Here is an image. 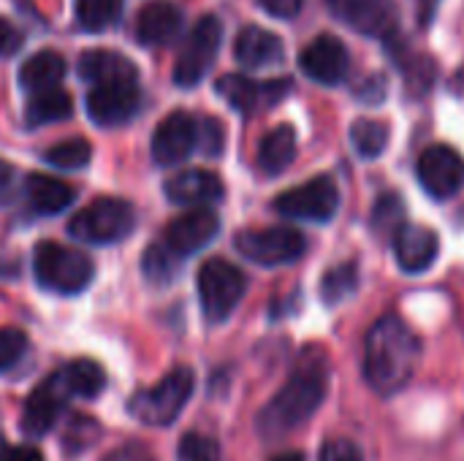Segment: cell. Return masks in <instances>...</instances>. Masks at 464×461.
Here are the masks:
<instances>
[{"label":"cell","mask_w":464,"mask_h":461,"mask_svg":"<svg viewBox=\"0 0 464 461\" xmlns=\"http://www.w3.org/2000/svg\"><path fill=\"white\" fill-rule=\"evenodd\" d=\"M416 177L435 201H449L464 187V158L449 144H432L419 155Z\"/></svg>","instance_id":"12"},{"label":"cell","mask_w":464,"mask_h":461,"mask_svg":"<svg viewBox=\"0 0 464 461\" xmlns=\"http://www.w3.org/2000/svg\"><path fill=\"white\" fill-rule=\"evenodd\" d=\"M318 461H364V456L356 448V443H351V440H329L321 448Z\"/></svg>","instance_id":"37"},{"label":"cell","mask_w":464,"mask_h":461,"mask_svg":"<svg viewBox=\"0 0 464 461\" xmlns=\"http://www.w3.org/2000/svg\"><path fill=\"white\" fill-rule=\"evenodd\" d=\"M103 461H155V456L141 446H122L117 451H111Z\"/></svg>","instance_id":"42"},{"label":"cell","mask_w":464,"mask_h":461,"mask_svg":"<svg viewBox=\"0 0 464 461\" xmlns=\"http://www.w3.org/2000/svg\"><path fill=\"white\" fill-rule=\"evenodd\" d=\"M5 461H44V456H41L35 448H27V446H22V448H14V451H8V454H5Z\"/></svg>","instance_id":"44"},{"label":"cell","mask_w":464,"mask_h":461,"mask_svg":"<svg viewBox=\"0 0 464 461\" xmlns=\"http://www.w3.org/2000/svg\"><path fill=\"white\" fill-rule=\"evenodd\" d=\"M234 245L247 261L258 266H285V264L299 261L307 250V239L296 228H288V226L242 231L237 234Z\"/></svg>","instance_id":"8"},{"label":"cell","mask_w":464,"mask_h":461,"mask_svg":"<svg viewBox=\"0 0 464 461\" xmlns=\"http://www.w3.org/2000/svg\"><path fill=\"white\" fill-rule=\"evenodd\" d=\"M299 68L304 71L307 79H313L324 87H337L345 82V76L351 71V54L337 35L324 33L302 49Z\"/></svg>","instance_id":"14"},{"label":"cell","mask_w":464,"mask_h":461,"mask_svg":"<svg viewBox=\"0 0 464 461\" xmlns=\"http://www.w3.org/2000/svg\"><path fill=\"white\" fill-rule=\"evenodd\" d=\"M351 144H353L359 158L375 160L389 147V125H383L378 120H370V117H362V120H356L351 125Z\"/></svg>","instance_id":"28"},{"label":"cell","mask_w":464,"mask_h":461,"mask_svg":"<svg viewBox=\"0 0 464 461\" xmlns=\"http://www.w3.org/2000/svg\"><path fill=\"white\" fill-rule=\"evenodd\" d=\"M234 57L242 68H269L283 62L285 57V46L280 41V35H275L272 30H264L258 24H247L237 41H234Z\"/></svg>","instance_id":"21"},{"label":"cell","mask_w":464,"mask_h":461,"mask_svg":"<svg viewBox=\"0 0 464 461\" xmlns=\"http://www.w3.org/2000/svg\"><path fill=\"white\" fill-rule=\"evenodd\" d=\"M223 144H226V136H223V125L212 117L201 120L198 122V147L209 155V158H218L223 152Z\"/></svg>","instance_id":"36"},{"label":"cell","mask_w":464,"mask_h":461,"mask_svg":"<svg viewBox=\"0 0 464 461\" xmlns=\"http://www.w3.org/2000/svg\"><path fill=\"white\" fill-rule=\"evenodd\" d=\"M332 16L367 38L392 43L400 30V11L394 0H326Z\"/></svg>","instance_id":"11"},{"label":"cell","mask_w":464,"mask_h":461,"mask_svg":"<svg viewBox=\"0 0 464 461\" xmlns=\"http://www.w3.org/2000/svg\"><path fill=\"white\" fill-rule=\"evenodd\" d=\"M198 147V122L188 111H171L152 133V160L158 166L182 163Z\"/></svg>","instance_id":"15"},{"label":"cell","mask_w":464,"mask_h":461,"mask_svg":"<svg viewBox=\"0 0 464 461\" xmlns=\"http://www.w3.org/2000/svg\"><path fill=\"white\" fill-rule=\"evenodd\" d=\"M359 288V266L351 261V264H340L334 269H329L321 280V299L334 307L340 302H345L348 296H353Z\"/></svg>","instance_id":"31"},{"label":"cell","mask_w":464,"mask_h":461,"mask_svg":"<svg viewBox=\"0 0 464 461\" xmlns=\"http://www.w3.org/2000/svg\"><path fill=\"white\" fill-rule=\"evenodd\" d=\"M166 196L171 204L179 206H204V204H215L223 198L226 187L220 182L218 174L204 171V168H190V171H179L174 174L166 185H163Z\"/></svg>","instance_id":"20"},{"label":"cell","mask_w":464,"mask_h":461,"mask_svg":"<svg viewBox=\"0 0 464 461\" xmlns=\"http://www.w3.org/2000/svg\"><path fill=\"white\" fill-rule=\"evenodd\" d=\"M68 399L71 397H68V391L63 389V383H60V378L54 372L52 378H46L41 386H35L30 391V397L24 402V410H22V429L30 437H44L54 427L57 416H60V410H63V405Z\"/></svg>","instance_id":"18"},{"label":"cell","mask_w":464,"mask_h":461,"mask_svg":"<svg viewBox=\"0 0 464 461\" xmlns=\"http://www.w3.org/2000/svg\"><path fill=\"white\" fill-rule=\"evenodd\" d=\"M296 160V130L294 125L272 128L258 144V166L264 174L277 177Z\"/></svg>","instance_id":"23"},{"label":"cell","mask_w":464,"mask_h":461,"mask_svg":"<svg viewBox=\"0 0 464 461\" xmlns=\"http://www.w3.org/2000/svg\"><path fill=\"white\" fill-rule=\"evenodd\" d=\"M33 274L41 288L73 296L92 283L95 266L82 250L63 247L57 242H38L33 250Z\"/></svg>","instance_id":"3"},{"label":"cell","mask_w":464,"mask_h":461,"mask_svg":"<svg viewBox=\"0 0 464 461\" xmlns=\"http://www.w3.org/2000/svg\"><path fill=\"white\" fill-rule=\"evenodd\" d=\"M340 209V190L332 177H315L277 196L275 212L288 220L329 223Z\"/></svg>","instance_id":"9"},{"label":"cell","mask_w":464,"mask_h":461,"mask_svg":"<svg viewBox=\"0 0 464 461\" xmlns=\"http://www.w3.org/2000/svg\"><path fill=\"white\" fill-rule=\"evenodd\" d=\"M65 76V60L57 52H38L33 57H27L19 68V84L27 92H41L49 87H57Z\"/></svg>","instance_id":"26"},{"label":"cell","mask_w":464,"mask_h":461,"mask_svg":"<svg viewBox=\"0 0 464 461\" xmlns=\"http://www.w3.org/2000/svg\"><path fill=\"white\" fill-rule=\"evenodd\" d=\"M73 101L65 90L49 87L41 92H30V101L24 106V128H44L52 122H63L71 117Z\"/></svg>","instance_id":"25"},{"label":"cell","mask_w":464,"mask_h":461,"mask_svg":"<svg viewBox=\"0 0 464 461\" xmlns=\"http://www.w3.org/2000/svg\"><path fill=\"white\" fill-rule=\"evenodd\" d=\"M90 144L84 139H68V141H60L54 147H49L44 152V160L54 168H63V171H76V168H84L90 163Z\"/></svg>","instance_id":"32"},{"label":"cell","mask_w":464,"mask_h":461,"mask_svg":"<svg viewBox=\"0 0 464 461\" xmlns=\"http://www.w3.org/2000/svg\"><path fill=\"white\" fill-rule=\"evenodd\" d=\"M272 461H307L302 454H280V456H275Z\"/></svg>","instance_id":"45"},{"label":"cell","mask_w":464,"mask_h":461,"mask_svg":"<svg viewBox=\"0 0 464 461\" xmlns=\"http://www.w3.org/2000/svg\"><path fill=\"white\" fill-rule=\"evenodd\" d=\"M223 41V24L218 16H201L196 27L190 30L185 46L177 54L174 62V84L188 90L196 87L212 68Z\"/></svg>","instance_id":"7"},{"label":"cell","mask_w":464,"mask_h":461,"mask_svg":"<svg viewBox=\"0 0 464 461\" xmlns=\"http://www.w3.org/2000/svg\"><path fill=\"white\" fill-rule=\"evenodd\" d=\"M196 389V375L188 367H174L158 386L139 391L130 402H128V413L155 429H166L171 427L185 405L190 402Z\"/></svg>","instance_id":"4"},{"label":"cell","mask_w":464,"mask_h":461,"mask_svg":"<svg viewBox=\"0 0 464 461\" xmlns=\"http://www.w3.org/2000/svg\"><path fill=\"white\" fill-rule=\"evenodd\" d=\"M179 461H220V446L218 440L190 432L179 440Z\"/></svg>","instance_id":"34"},{"label":"cell","mask_w":464,"mask_h":461,"mask_svg":"<svg viewBox=\"0 0 464 461\" xmlns=\"http://www.w3.org/2000/svg\"><path fill=\"white\" fill-rule=\"evenodd\" d=\"M356 95H359L362 101H367V103H378V101H383V98H386V79H383V76H372V79H367V82L356 90Z\"/></svg>","instance_id":"41"},{"label":"cell","mask_w":464,"mask_h":461,"mask_svg":"<svg viewBox=\"0 0 464 461\" xmlns=\"http://www.w3.org/2000/svg\"><path fill=\"white\" fill-rule=\"evenodd\" d=\"M16 185H19V179H16V168H14L8 160H3V158H0V204H5V201H11V198H14Z\"/></svg>","instance_id":"40"},{"label":"cell","mask_w":464,"mask_h":461,"mask_svg":"<svg viewBox=\"0 0 464 461\" xmlns=\"http://www.w3.org/2000/svg\"><path fill=\"white\" fill-rule=\"evenodd\" d=\"M302 3L304 0H258V5L275 19H294L302 11Z\"/></svg>","instance_id":"39"},{"label":"cell","mask_w":464,"mask_h":461,"mask_svg":"<svg viewBox=\"0 0 464 461\" xmlns=\"http://www.w3.org/2000/svg\"><path fill=\"white\" fill-rule=\"evenodd\" d=\"M24 193L30 206L38 215H60L65 206H71L73 201V187L65 185L63 179L46 177V174H30L24 182Z\"/></svg>","instance_id":"24"},{"label":"cell","mask_w":464,"mask_h":461,"mask_svg":"<svg viewBox=\"0 0 464 461\" xmlns=\"http://www.w3.org/2000/svg\"><path fill=\"white\" fill-rule=\"evenodd\" d=\"M220 234V220L215 212L209 209H190L188 215L174 217L166 231H163V242L177 253V255H193L198 250H204L215 236Z\"/></svg>","instance_id":"16"},{"label":"cell","mask_w":464,"mask_h":461,"mask_svg":"<svg viewBox=\"0 0 464 461\" xmlns=\"http://www.w3.org/2000/svg\"><path fill=\"white\" fill-rule=\"evenodd\" d=\"M136 228V212L122 198H95L90 206L76 212L68 223V234L87 245H117Z\"/></svg>","instance_id":"5"},{"label":"cell","mask_w":464,"mask_h":461,"mask_svg":"<svg viewBox=\"0 0 464 461\" xmlns=\"http://www.w3.org/2000/svg\"><path fill=\"white\" fill-rule=\"evenodd\" d=\"M245 291H247V277L226 258H209L198 269V299H201L204 318L209 323H223L226 318H231Z\"/></svg>","instance_id":"6"},{"label":"cell","mask_w":464,"mask_h":461,"mask_svg":"<svg viewBox=\"0 0 464 461\" xmlns=\"http://www.w3.org/2000/svg\"><path fill=\"white\" fill-rule=\"evenodd\" d=\"M73 11L87 33H103L120 19L122 0H73Z\"/></svg>","instance_id":"30"},{"label":"cell","mask_w":464,"mask_h":461,"mask_svg":"<svg viewBox=\"0 0 464 461\" xmlns=\"http://www.w3.org/2000/svg\"><path fill=\"white\" fill-rule=\"evenodd\" d=\"M405 223V204L397 193H386L375 201L372 209V231L383 236H394L397 228Z\"/></svg>","instance_id":"33"},{"label":"cell","mask_w":464,"mask_h":461,"mask_svg":"<svg viewBox=\"0 0 464 461\" xmlns=\"http://www.w3.org/2000/svg\"><path fill=\"white\" fill-rule=\"evenodd\" d=\"M179 258L182 255H177L166 242L147 247L144 258H141V272H144L147 283H152L158 288L169 285L177 277V272H179Z\"/></svg>","instance_id":"29"},{"label":"cell","mask_w":464,"mask_h":461,"mask_svg":"<svg viewBox=\"0 0 464 461\" xmlns=\"http://www.w3.org/2000/svg\"><path fill=\"white\" fill-rule=\"evenodd\" d=\"M57 378L63 383V389L68 391V397H79V399H95L106 389V375H103L101 364H95L90 359L71 361L68 367L57 370Z\"/></svg>","instance_id":"27"},{"label":"cell","mask_w":464,"mask_h":461,"mask_svg":"<svg viewBox=\"0 0 464 461\" xmlns=\"http://www.w3.org/2000/svg\"><path fill=\"white\" fill-rule=\"evenodd\" d=\"M0 461H5V454H3V451H0Z\"/></svg>","instance_id":"46"},{"label":"cell","mask_w":464,"mask_h":461,"mask_svg":"<svg viewBox=\"0 0 464 461\" xmlns=\"http://www.w3.org/2000/svg\"><path fill=\"white\" fill-rule=\"evenodd\" d=\"M79 76L90 84H103V82H125L136 79V65L122 57L120 52H106V49H92L79 57Z\"/></svg>","instance_id":"22"},{"label":"cell","mask_w":464,"mask_h":461,"mask_svg":"<svg viewBox=\"0 0 464 461\" xmlns=\"http://www.w3.org/2000/svg\"><path fill=\"white\" fill-rule=\"evenodd\" d=\"M182 30V11L171 0H150L136 14L133 35L141 46H169Z\"/></svg>","instance_id":"19"},{"label":"cell","mask_w":464,"mask_h":461,"mask_svg":"<svg viewBox=\"0 0 464 461\" xmlns=\"http://www.w3.org/2000/svg\"><path fill=\"white\" fill-rule=\"evenodd\" d=\"M421 342L413 329L397 318H381L364 340V380L372 391L392 397L402 391L419 364Z\"/></svg>","instance_id":"2"},{"label":"cell","mask_w":464,"mask_h":461,"mask_svg":"<svg viewBox=\"0 0 464 461\" xmlns=\"http://www.w3.org/2000/svg\"><path fill=\"white\" fill-rule=\"evenodd\" d=\"M394 245V258L402 272L408 274H421L427 272L440 253V239L432 228L416 226V223H402L397 234L392 236Z\"/></svg>","instance_id":"17"},{"label":"cell","mask_w":464,"mask_h":461,"mask_svg":"<svg viewBox=\"0 0 464 461\" xmlns=\"http://www.w3.org/2000/svg\"><path fill=\"white\" fill-rule=\"evenodd\" d=\"M215 90L231 109H237L245 117H253V114H261V111L277 106L283 98H288L294 90V82L291 79L258 82V79H250L242 73H226L218 79Z\"/></svg>","instance_id":"10"},{"label":"cell","mask_w":464,"mask_h":461,"mask_svg":"<svg viewBox=\"0 0 464 461\" xmlns=\"http://www.w3.org/2000/svg\"><path fill=\"white\" fill-rule=\"evenodd\" d=\"M329 389V364L324 353L307 351L288 383L272 397L258 416V432L266 440H277L304 427L321 408Z\"/></svg>","instance_id":"1"},{"label":"cell","mask_w":464,"mask_h":461,"mask_svg":"<svg viewBox=\"0 0 464 461\" xmlns=\"http://www.w3.org/2000/svg\"><path fill=\"white\" fill-rule=\"evenodd\" d=\"M27 348V337L19 329H0V372L11 370Z\"/></svg>","instance_id":"35"},{"label":"cell","mask_w":464,"mask_h":461,"mask_svg":"<svg viewBox=\"0 0 464 461\" xmlns=\"http://www.w3.org/2000/svg\"><path fill=\"white\" fill-rule=\"evenodd\" d=\"M84 106H87V117L98 128H117V125L130 122L139 114L141 90H139L136 79L92 84Z\"/></svg>","instance_id":"13"},{"label":"cell","mask_w":464,"mask_h":461,"mask_svg":"<svg viewBox=\"0 0 464 461\" xmlns=\"http://www.w3.org/2000/svg\"><path fill=\"white\" fill-rule=\"evenodd\" d=\"M438 3H440V0H413V5H416V22H419L421 27H427V24L432 22V16H435V11H438Z\"/></svg>","instance_id":"43"},{"label":"cell","mask_w":464,"mask_h":461,"mask_svg":"<svg viewBox=\"0 0 464 461\" xmlns=\"http://www.w3.org/2000/svg\"><path fill=\"white\" fill-rule=\"evenodd\" d=\"M24 35L16 24H11L8 19L0 16V57H8V54H16L19 46H22Z\"/></svg>","instance_id":"38"}]
</instances>
